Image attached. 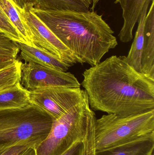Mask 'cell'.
<instances>
[{
  "label": "cell",
  "mask_w": 154,
  "mask_h": 155,
  "mask_svg": "<svg viewBox=\"0 0 154 155\" xmlns=\"http://www.w3.org/2000/svg\"><path fill=\"white\" fill-rule=\"evenodd\" d=\"M30 104V91L20 82L0 92V110L21 109Z\"/></svg>",
  "instance_id": "cell-13"
},
{
  "label": "cell",
  "mask_w": 154,
  "mask_h": 155,
  "mask_svg": "<svg viewBox=\"0 0 154 155\" xmlns=\"http://www.w3.org/2000/svg\"><path fill=\"white\" fill-rule=\"evenodd\" d=\"M21 60L25 62L33 63L43 67L67 72L71 67L68 64L50 53L39 48L22 42H16Z\"/></svg>",
  "instance_id": "cell-9"
},
{
  "label": "cell",
  "mask_w": 154,
  "mask_h": 155,
  "mask_svg": "<svg viewBox=\"0 0 154 155\" xmlns=\"http://www.w3.org/2000/svg\"><path fill=\"white\" fill-rule=\"evenodd\" d=\"M83 142L75 143L61 155H83Z\"/></svg>",
  "instance_id": "cell-23"
},
{
  "label": "cell",
  "mask_w": 154,
  "mask_h": 155,
  "mask_svg": "<svg viewBox=\"0 0 154 155\" xmlns=\"http://www.w3.org/2000/svg\"><path fill=\"white\" fill-rule=\"evenodd\" d=\"M91 1H92V5H91L92 6L90 7V11H94V9H95L97 4L100 0H91Z\"/></svg>",
  "instance_id": "cell-26"
},
{
  "label": "cell",
  "mask_w": 154,
  "mask_h": 155,
  "mask_svg": "<svg viewBox=\"0 0 154 155\" xmlns=\"http://www.w3.org/2000/svg\"><path fill=\"white\" fill-rule=\"evenodd\" d=\"M16 8L34 46L53 54L70 67L77 63L69 49L30 10V8L23 10Z\"/></svg>",
  "instance_id": "cell-7"
},
{
  "label": "cell",
  "mask_w": 154,
  "mask_h": 155,
  "mask_svg": "<svg viewBox=\"0 0 154 155\" xmlns=\"http://www.w3.org/2000/svg\"><path fill=\"white\" fill-rule=\"evenodd\" d=\"M21 61L16 59L9 66L0 70V92L20 82Z\"/></svg>",
  "instance_id": "cell-17"
},
{
  "label": "cell",
  "mask_w": 154,
  "mask_h": 155,
  "mask_svg": "<svg viewBox=\"0 0 154 155\" xmlns=\"http://www.w3.org/2000/svg\"><path fill=\"white\" fill-rule=\"evenodd\" d=\"M91 0H38L34 8L56 11L87 12L90 11Z\"/></svg>",
  "instance_id": "cell-15"
},
{
  "label": "cell",
  "mask_w": 154,
  "mask_h": 155,
  "mask_svg": "<svg viewBox=\"0 0 154 155\" xmlns=\"http://www.w3.org/2000/svg\"></svg>",
  "instance_id": "cell-28"
},
{
  "label": "cell",
  "mask_w": 154,
  "mask_h": 155,
  "mask_svg": "<svg viewBox=\"0 0 154 155\" xmlns=\"http://www.w3.org/2000/svg\"><path fill=\"white\" fill-rule=\"evenodd\" d=\"M152 155H154V153H153L152 154Z\"/></svg>",
  "instance_id": "cell-27"
},
{
  "label": "cell",
  "mask_w": 154,
  "mask_h": 155,
  "mask_svg": "<svg viewBox=\"0 0 154 155\" xmlns=\"http://www.w3.org/2000/svg\"><path fill=\"white\" fill-rule=\"evenodd\" d=\"M95 114L86 94L81 102L53 121L49 134L35 148V155H61L75 143L83 142L90 120Z\"/></svg>",
  "instance_id": "cell-5"
},
{
  "label": "cell",
  "mask_w": 154,
  "mask_h": 155,
  "mask_svg": "<svg viewBox=\"0 0 154 155\" xmlns=\"http://www.w3.org/2000/svg\"><path fill=\"white\" fill-rule=\"evenodd\" d=\"M81 83L92 110L128 116L154 109V77L113 55L86 69Z\"/></svg>",
  "instance_id": "cell-1"
},
{
  "label": "cell",
  "mask_w": 154,
  "mask_h": 155,
  "mask_svg": "<svg viewBox=\"0 0 154 155\" xmlns=\"http://www.w3.org/2000/svg\"><path fill=\"white\" fill-rule=\"evenodd\" d=\"M0 8L16 28L22 42L34 46L19 12L11 0H0Z\"/></svg>",
  "instance_id": "cell-16"
},
{
  "label": "cell",
  "mask_w": 154,
  "mask_h": 155,
  "mask_svg": "<svg viewBox=\"0 0 154 155\" xmlns=\"http://www.w3.org/2000/svg\"><path fill=\"white\" fill-rule=\"evenodd\" d=\"M38 145L33 143H24L10 147L0 149V155H20L28 148H36Z\"/></svg>",
  "instance_id": "cell-21"
},
{
  "label": "cell",
  "mask_w": 154,
  "mask_h": 155,
  "mask_svg": "<svg viewBox=\"0 0 154 155\" xmlns=\"http://www.w3.org/2000/svg\"><path fill=\"white\" fill-rule=\"evenodd\" d=\"M94 115L90 120L86 137L83 141V155H95V125L96 120Z\"/></svg>",
  "instance_id": "cell-19"
},
{
  "label": "cell",
  "mask_w": 154,
  "mask_h": 155,
  "mask_svg": "<svg viewBox=\"0 0 154 155\" xmlns=\"http://www.w3.org/2000/svg\"><path fill=\"white\" fill-rule=\"evenodd\" d=\"M30 103L48 114L52 120L62 116L86 95L80 87H47L30 91Z\"/></svg>",
  "instance_id": "cell-6"
},
{
  "label": "cell",
  "mask_w": 154,
  "mask_h": 155,
  "mask_svg": "<svg viewBox=\"0 0 154 155\" xmlns=\"http://www.w3.org/2000/svg\"><path fill=\"white\" fill-rule=\"evenodd\" d=\"M20 51L16 42L0 32V56L16 59Z\"/></svg>",
  "instance_id": "cell-20"
},
{
  "label": "cell",
  "mask_w": 154,
  "mask_h": 155,
  "mask_svg": "<svg viewBox=\"0 0 154 155\" xmlns=\"http://www.w3.org/2000/svg\"><path fill=\"white\" fill-rule=\"evenodd\" d=\"M142 55L143 73L154 77V0L146 16Z\"/></svg>",
  "instance_id": "cell-11"
},
{
  "label": "cell",
  "mask_w": 154,
  "mask_h": 155,
  "mask_svg": "<svg viewBox=\"0 0 154 155\" xmlns=\"http://www.w3.org/2000/svg\"><path fill=\"white\" fill-rule=\"evenodd\" d=\"M151 0H147L138 21V27L134 41L127 57L128 64L136 71L143 73L142 69V55L144 43L145 22Z\"/></svg>",
  "instance_id": "cell-14"
},
{
  "label": "cell",
  "mask_w": 154,
  "mask_h": 155,
  "mask_svg": "<svg viewBox=\"0 0 154 155\" xmlns=\"http://www.w3.org/2000/svg\"><path fill=\"white\" fill-rule=\"evenodd\" d=\"M0 32L15 42H22L16 28L0 8Z\"/></svg>",
  "instance_id": "cell-18"
},
{
  "label": "cell",
  "mask_w": 154,
  "mask_h": 155,
  "mask_svg": "<svg viewBox=\"0 0 154 155\" xmlns=\"http://www.w3.org/2000/svg\"><path fill=\"white\" fill-rule=\"evenodd\" d=\"M16 7L18 9H23L34 7L38 4V0H11Z\"/></svg>",
  "instance_id": "cell-22"
},
{
  "label": "cell",
  "mask_w": 154,
  "mask_h": 155,
  "mask_svg": "<svg viewBox=\"0 0 154 155\" xmlns=\"http://www.w3.org/2000/svg\"><path fill=\"white\" fill-rule=\"evenodd\" d=\"M30 9L69 49L78 63L95 66L118 44L103 15L95 11Z\"/></svg>",
  "instance_id": "cell-2"
},
{
  "label": "cell",
  "mask_w": 154,
  "mask_h": 155,
  "mask_svg": "<svg viewBox=\"0 0 154 155\" xmlns=\"http://www.w3.org/2000/svg\"><path fill=\"white\" fill-rule=\"evenodd\" d=\"M20 69L21 84L29 91L47 87H80V83L70 72L22 61Z\"/></svg>",
  "instance_id": "cell-8"
},
{
  "label": "cell",
  "mask_w": 154,
  "mask_h": 155,
  "mask_svg": "<svg viewBox=\"0 0 154 155\" xmlns=\"http://www.w3.org/2000/svg\"><path fill=\"white\" fill-rule=\"evenodd\" d=\"M147 0H115V4H119L122 9L124 19L123 27L118 36L123 43H128L133 38V32L137 23L138 22Z\"/></svg>",
  "instance_id": "cell-10"
},
{
  "label": "cell",
  "mask_w": 154,
  "mask_h": 155,
  "mask_svg": "<svg viewBox=\"0 0 154 155\" xmlns=\"http://www.w3.org/2000/svg\"><path fill=\"white\" fill-rule=\"evenodd\" d=\"M52 122L31 104L21 109L0 110V149L24 143L39 145L49 134Z\"/></svg>",
  "instance_id": "cell-3"
},
{
  "label": "cell",
  "mask_w": 154,
  "mask_h": 155,
  "mask_svg": "<svg viewBox=\"0 0 154 155\" xmlns=\"http://www.w3.org/2000/svg\"><path fill=\"white\" fill-rule=\"evenodd\" d=\"M154 134V109L128 116L104 115L95 125L96 151H101Z\"/></svg>",
  "instance_id": "cell-4"
},
{
  "label": "cell",
  "mask_w": 154,
  "mask_h": 155,
  "mask_svg": "<svg viewBox=\"0 0 154 155\" xmlns=\"http://www.w3.org/2000/svg\"><path fill=\"white\" fill-rule=\"evenodd\" d=\"M16 59L10 57L0 56V70L4 69L7 66L12 64Z\"/></svg>",
  "instance_id": "cell-24"
},
{
  "label": "cell",
  "mask_w": 154,
  "mask_h": 155,
  "mask_svg": "<svg viewBox=\"0 0 154 155\" xmlns=\"http://www.w3.org/2000/svg\"><path fill=\"white\" fill-rule=\"evenodd\" d=\"M154 149V134L124 144L96 151L95 155H152Z\"/></svg>",
  "instance_id": "cell-12"
},
{
  "label": "cell",
  "mask_w": 154,
  "mask_h": 155,
  "mask_svg": "<svg viewBox=\"0 0 154 155\" xmlns=\"http://www.w3.org/2000/svg\"><path fill=\"white\" fill-rule=\"evenodd\" d=\"M35 149L30 148L25 150L20 155H35Z\"/></svg>",
  "instance_id": "cell-25"
}]
</instances>
